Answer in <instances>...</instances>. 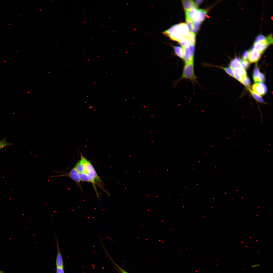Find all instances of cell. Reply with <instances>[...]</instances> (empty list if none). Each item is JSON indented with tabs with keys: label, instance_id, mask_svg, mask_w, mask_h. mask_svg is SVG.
I'll return each instance as SVG.
<instances>
[{
	"label": "cell",
	"instance_id": "cell-1",
	"mask_svg": "<svg viewBox=\"0 0 273 273\" xmlns=\"http://www.w3.org/2000/svg\"><path fill=\"white\" fill-rule=\"evenodd\" d=\"M189 32L187 24L181 22L173 25L162 33L171 40L178 42L183 37L186 36Z\"/></svg>",
	"mask_w": 273,
	"mask_h": 273
},
{
	"label": "cell",
	"instance_id": "cell-2",
	"mask_svg": "<svg viewBox=\"0 0 273 273\" xmlns=\"http://www.w3.org/2000/svg\"><path fill=\"white\" fill-rule=\"evenodd\" d=\"M185 12L186 18L201 24L205 19L207 11L206 9L194 8Z\"/></svg>",
	"mask_w": 273,
	"mask_h": 273
},
{
	"label": "cell",
	"instance_id": "cell-3",
	"mask_svg": "<svg viewBox=\"0 0 273 273\" xmlns=\"http://www.w3.org/2000/svg\"><path fill=\"white\" fill-rule=\"evenodd\" d=\"M197 78L194 72V63H184L181 76L174 85L183 79L189 80L193 83H197Z\"/></svg>",
	"mask_w": 273,
	"mask_h": 273
},
{
	"label": "cell",
	"instance_id": "cell-4",
	"mask_svg": "<svg viewBox=\"0 0 273 273\" xmlns=\"http://www.w3.org/2000/svg\"><path fill=\"white\" fill-rule=\"evenodd\" d=\"M80 159L82 161L85 166V173L92 177L95 180L97 185L103 189V183L98 175L94 167L91 163L84 157L81 153H80Z\"/></svg>",
	"mask_w": 273,
	"mask_h": 273
},
{
	"label": "cell",
	"instance_id": "cell-5",
	"mask_svg": "<svg viewBox=\"0 0 273 273\" xmlns=\"http://www.w3.org/2000/svg\"><path fill=\"white\" fill-rule=\"evenodd\" d=\"M194 45L190 44L187 47L183 48L184 63H194Z\"/></svg>",
	"mask_w": 273,
	"mask_h": 273
},
{
	"label": "cell",
	"instance_id": "cell-6",
	"mask_svg": "<svg viewBox=\"0 0 273 273\" xmlns=\"http://www.w3.org/2000/svg\"><path fill=\"white\" fill-rule=\"evenodd\" d=\"M78 172L76 169L74 167L69 172L60 174L57 175L50 176L49 177L53 178L61 177H69L75 181L79 187L81 189V187L80 183L81 180L78 175Z\"/></svg>",
	"mask_w": 273,
	"mask_h": 273
},
{
	"label": "cell",
	"instance_id": "cell-7",
	"mask_svg": "<svg viewBox=\"0 0 273 273\" xmlns=\"http://www.w3.org/2000/svg\"><path fill=\"white\" fill-rule=\"evenodd\" d=\"M252 89L254 92L260 96L265 95L267 91L266 86L261 82L254 84L252 85Z\"/></svg>",
	"mask_w": 273,
	"mask_h": 273
},
{
	"label": "cell",
	"instance_id": "cell-8",
	"mask_svg": "<svg viewBox=\"0 0 273 273\" xmlns=\"http://www.w3.org/2000/svg\"><path fill=\"white\" fill-rule=\"evenodd\" d=\"M78 175L81 181L90 182L93 184V186L96 191V193L98 198L100 199V197L99 194L96 191V188L95 185H97L94 179L88 174L86 173L78 172Z\"/></svg>",
	"mask_w": 273,
	"mask_h": 273
},
{
	"label": "cell",
	"instance_id": "cell-9",
	"mask_svg": "<svg viewBox=\"0 0 273 273\" xmlns=\"http://www.w3.org/2000/svg\"><path fill=\"white\" fill-rule=\"evenodd\" d=\"M266 39H265L254 43L251 49L255 50L260 53H262L269 45Z\"/></svg>",
	"mask_w": 273,
	"mask_h": 273
},
{
	"label": "cell",
	"instance_id": "cell-10",
	"mask_svg": "<svg viewBox=\"0 0 273 273\" xmlns=\"http://www.w3.org/2000/svg\"><path fill=\"white\" fill-rule=\"evenodd\" d=\"M186 20L189 31L196 34L200 29L201 24L187 18H186Z\"/></svg>",
	"mask_w": 273,
	"mask_h": 273
},
{
	"label": "cell",
	"instance_id": "cell-11",
	"mask_svg": "<svg viewBox=\"0 0 273 273\" xmlns=\"http://www.w3.org/2000/svg\"><path fill=\"white\" fill-rule=\"evenodd\" d=\"M234 78L241 82L247 76V73L243 67L233 70Z\"/></svg>",
	"mask_w": 273,
	"mask_h": 273
},
{
	"label": "cell",
	"instance_id": "cell-12",
	"mask_svg": "<svg viewBox=\"0 0 273 273\" xmlns=\"http://www.w3.org/2000/svg\"><path fill=\"white\" fill-rule=\"evenodd\" d=\"M55 235L56 238V242L57 251V255L56 260V265L57 267L63 268V262L62 256L60 250L55 233V229L54 228Z\"/></svg>",
	"mask_w": 273,
	"mask_h": 273
},
{
	"label": "cell",
	"instance_id": "cell-13",
	"mask_svg": "<svg viewBox=\"0 0 273 273\" xmlns=\"http://www.w3.org/2000/svg\"><path fill=\"white\" fill-rule=\"evenodd\" d=\"M261 54L258 51L253 49H251L249 52L248 59L251 63L256 62L260 58Z\"/></svg>",
	"mask_w": 273,
	"mask_h": 273
},
{
	"label": "cell",
	"instance_id": "cell-14",
	"mask_svg": "<svg viewBox=\"0 0 273 273\" xmlns=\"http://www.w3.org/2000/svg\"><path fill=\"white\" fill-rule=\"evenodd\" d=\"M182 3L185 10H188L193 8H198V6L192 0H182Z\"/></svg>",
	"mask_w": 273,
	"mask_h": 273
},
{
	"label": "cell",
	"instance_id": "cell-15",
	"mask_svg": "<svg viewBox=\"0 0 273 273\" xmlns=\"http://www.w3.org/2000/svg\"><path fill=\"white\" fill-rule=\"evenodd\" d=\"M241 59L239 57H236L230 62V67L233 69L243 67L240 63Z\"/></svg>",
	"mask_w": 273,
	"mask_h": 273
},
{
	"label": "cell",
	"instance_id": "cell-16",
	"mask_svg": "<svg viewBox=\"0 0 273 273\" xmlns=\"http://www.w3.org/2000/svg\"><path fill=\"white\" fill-rule=\"evenodd\" d=\"M174 52L175 55L183 60L184 54L183 48L178 46L173 47Z\"/></svg>",
	"mask_w": 273,
	"mask_h": 273
},
{
	"label": "cell",
	"instance_id": "cell-17",
	"mask_svg": "<svg viewBox=\"0 0 273 273\" xmlns=\"http://www.w3.org/2000/svg\"><path fill=\"white\" fill-rule=\"evenodd\" d=\"M78 172L85 173V168L84 165L82 160L80 159L74 167Z\"/></svg>",
	"mask_w": 273,
	"mask_h": 273
},
{
	"label": "cell",
	"instance_id": "cell-18",
	"mask_svg": "<svg viewBox=\"0 0 273 273\" xmlns=\"http://www.w3.org/2000/svg\"><path fill=\"white\" fill-rule=\"evenodd\" d=\"M104 251L106 252L107 253V254L108 255V257L110 258V259L111 260V261L112 262V263L113 264V265L114 267L118 271L119 273H129L126 271L123 268L121 267L118 265L113 260L112 258L109 255L107 252L106 249Z\"/></svg>",
	"mask_w": 273,
	"mask_h": 273
},
{
	"label": "cell",
	"instance_id": "cell-19",
	"mask_svg": "<svg viewBox=\"0 0 273 273\" xmlns=\"http://www.w3.org/2000/svg\"><path fill=\"white\" fill-rule=\"evenodd\" d=\"M248 88L252 96L257 102L262 103H266L260 96L254 92L249 87Z\"/></svg>",
	"mask_w": 273,
	"mask_h": 273
},
{
	"label": "cell",
	"instance_id": "cell-20",
	"mask_svg": "<svg viewBox=\"0 0 273 273\" xmlns=\"http://www.w3.org/2000/svg\"><path fill=\"white\" fill-rule=\"evenodd\" d=\"M178 42L183 48L187 47L190 44L189 40L187 36L183 37Z\"/></svg>",
	"mask_w": 273,
	"mask_h": 273
},
{
	"label": "cell",
	"instance_id": "cell-21",
	"mask_svg": "<svg viewBox=\"0 0 273 273\" xmlns=\"http://www.w3.org/2000/svg\"><path fill=\"white\" fill-rule=\"evenodd\" d=\"M186 36L189 39L190 44H195L196 42L195 34L190 32Z\"/></svg>",
	"mask_w": 273,
	"mask_h": 273
},
{
	"label": "cell",
	"instance_id": "cell-22",
	"mask_svg": "<svg viewBox=\"0 0 273 273\" xmlns=\"http://www.w3.org/2000/svg\"><path fill=\"white\" fill-rule=\"evenodd\" d=\"M260 73L257 65H256L254 68L253 73V78L254 82L258 77Z\"/></svg>",
	"mask_w": 273,
	"mask_h": 273
},
{
	"label": "cell",
	"instance_id": "cell-23",
	"mask_svg": "<svg viewBox=\"0 0 273 273\" xmlns=\"http://www.w3.org/2000/svg\"><path fill=\"white\" fill-rule=\"evenodd\" d=\"M6 138H5L0 141V150L3 148L9 146L13 144V143H9L6 141Z\"/></svg>",
	"mask_w": 273,
	"mask_h": 273
},
{
	"label": "cell",
	"instance_id": "cell-24",
	"mask_svg": "<svg viewBox=\"0 0 273 273\" xmlns=\"http://www.w3.org/2000/svg\"><path fill=\"white\" fill-rule=\"evenodd\" d=\"M219 67L221 68L227 74L231 76L234 77V74L233 70L230 67Z\"/></svg>",
	"mask_w": 273,
	"mask_h": 273
},
{
	"label": "cell",
	"instance_id": "cell-25",
	"mask_svg": "<svg viewBox=\"0 0 273 273\" xmlns=\"http://www.w3.org/2000/svg\"><path fill=\"white\" fill-rule=\"evenodd\" d=\"M240 63L242 67L245 69L248 68L249 66V63L247 60L244 59L241 60Z\"/></svg>",
	"mask_w": 273,
	"mask_h": 273
},
{
	"label": "cell",
	"instance_id": "cell-26",
	"mask_svg": "<svg viewBox=\"0 0 273 273\" xmlns=\"http://www.w3.org/2000/svg\"><path fill=\"white\" fill-rule=\"evenodd\" d=\"M244 85L247 87L249 88V86L251 84V81L249 78L247 76L241 82Z\"/></svg>",
	"mask_w": 273,
	"mask_h": 273
},
{
	"label": "cell",
	"instance_id": "cell-27",
	"mask_svg": "<svg viewBox=\"0 0 273 273\" xmlns=\"http://www.w3.org/2000/svg\"><path fill=\"white\" fill-rule=\"evenodd\" d=\"M266 38L263 35L259 34L255 38L254 43L257 42L265 39Z\"/></svg>",
	"mask_w": 273,
	"mask_h": 273
},
{
	"label": "cell",
	"instance_id": "cell-28",
	"mask_svg": "<svg viewBox=\"0 0 273 273\" xmlns=\"http://www.w3.org/2000/svg\"><path fill=\"white\" fill-rule=\"evenodd\" d=\"M249 51L248 50L244 51L243 53L242 57L243 59L246 60L248 58Z\"/></svg>",
	"mask_w": 273,
	"mask_h": 273
},
{
	"label": "cell",
	"instance_id": "cell-29",
	"mask_svg": "<svg viewBox=\"0 0 273 273\" xmlns=\"http://www.w3.org/2000/svg\"><path fill=\"white\" fill-rule=\"evenodd\" d=\"M266 39L269 44H271L273 42V39L272 36L271 35H269L266 38Z\"/></svg>",
	"mask_w": 273,
	"mask_h": 273
},
{
	"label": "cell",
	"instance_id": "cell-30",
	"mask_svg": "<svg viewBox=\"0 0 273 273\" xmlns=\"http://www.w3.org/2000/svg\"><path fill=\"white\" fill-rule=\"evenodd\" d=\"M56 273H64L63 268L57 267Z\"/></svg>",
	"mask_w": 273,
	"mask_h": 273
},
{
	"label": "cell",
	"instance_id": "cell-31",
	"mask_svg": "<svg viewBox=\"0 0 273 273\" xmlns=\"http://www.w3.org/2000/svg\"><path fill=\"white\" fill-rule=\"evenodd\" d=\"M203 1V0H195L194 1V2L198 6L200 5L202 2Z\"/></svg>",
	"mask_w": 273,
	"mask_h": 273
},
{
	"label": "cell",
	"instance_id": "cell-32",
	"mask_svg": "<svg viewBox=\"0 0 273 273\" xmlns=\"http://www.w3.org/2000/svg\"><path fill=\"white\" fill-rule=\"evenodd\" d=\"M260 265L259 264H257L251 265V267L252 268H253L259 266Z\"/></svg>",
	"mask_w": 273,
	"mask_h": 273
},
{
	"label": "cell",
	"instance_id": "cell-33",
	"mask_svg": "<svg viewBox=\"0 0 273 273\" xmlns=\"http://www.w3.org/2000/svg\"><path fill=\"white\" fill-rule=\"evenodd\" d=\"M0 273H3V272L2 271H0Z\"/></svg>",
	"mask_w": 273,
	"mask_h": 273
}]
</instances>
